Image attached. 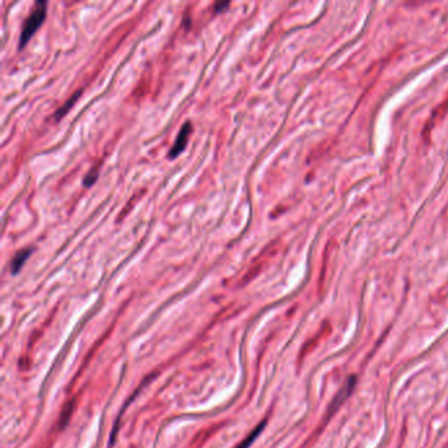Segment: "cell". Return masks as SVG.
Listing matches in <instances>:
<instances>
[{
  "label": "cell",
  "instance_id": "obj_1",
  "mask_svg": "<svg viewBox=\"0 0 448 448\" xmlns=\"http://www.w3.org/2000/svg\"><path fill=\"white\" fill-rule=\"evenodd\" d=\"M46 11H48V3L46 1H37L34 4V8L32 12L29 13V16L25 19L23 29H21L20 40H19V49H24L32 36L36 33V30L40 28L42 23H44L45 17H46Z\"/></svg>",
  "mask_w": 448,
  "mask_h": 448
},
{
  "label": "cell",
  "instance_id": "obj_2",
  "mask_svg": "<svg viewBox=\"0 0 448 448\" xmlns=\"http://www.w3.org/2000/svg\"><path fill=\"white\" fill-rule=\"evenodd\" d=\"M192 130V122H191V121H185L184 124H183V126H181L180 132H179V134L176 137L175 142L172 145L171 150L168 152V158H170V159H175L176 156H179L181 152L184 151Z\"/></svg>",
  "mask_w": 448,
  "mask_h": 448
},
{
  "label": "cell",
  "instance_id": "obj_3",
  "mask_svg": "<svg viewBox=\"0 0 448 448\" xmlns=\"http://www.w3.org/2000/svg\"><path fill=\"white\" fill-rule=\"evenodd\" d=\"M32 251L33 248L28 247L23 248V250H20V251H17L16 254H15L13 259L11 260V272H12V275H17V273H19V271L23 268V266H24L27 259L30 256Z\"/></svg>",
  "mask_w": 448,
  "mask_h": 448
},
{
  "label": "cell",
  "instance_id": "obj_4",
  "mask_svg": "<svg viewBox=\"0 0 448 448\" xmlns=\"http://www.w3.org/2000/svg\"><path fill=\"white\" fill-rule=\"evenodd\" d=\"M266 423H267V420H263V422H260V423L258 424V426H256V427L254 428V430H252V431L250 432V434H248V435L246 436V438H244V439L242 440V442H240V443L238 444V446H237L236 448H248V447H250V446H251V444L254 443V442H255L256 438L259 436L260 432L263 431L264 427H266Z\"/></svg>",
  "mask_w": 448,
  "mask_h": 448
},
{
  "label": "cell",
  "instance_id": "obj_5",
  "mask_svg": "<svg viewBox=\"0 0 448 448\" xmlns=\"http://www.w3.org/2000/svg\"><path fill=\"white\" fill-rule=\"evenodd\" d=\"M80 93H82V91H78V92L74 93V95H72V96L70 97V99H68V100L66 101V103H64V104L62 105V107H60V108L58 109L56 113H54V119H56V120H60V119H62V117H63L64 115H66V113H67L68 111L72 108V105L75 104L76 101H78V99L80 97Z\"/></svg>",
  "mask_w": 448,
  "mask_h": 448
},
{
  "label": "cell",
  "instance_id": "obj_6",
  "mask_svg": "<svg viewBox=\"0 0 448 448\" xmlns=\"http://www.w3.org/2000/svg\"><path fill=\"white\" fill-rule=\"evenodd\" d=\"M354 385H355V377H352V379H350V380L347 381V384L344 385L343 390H340V392L338 393V396H336V398L334 400V402L331 404L332 408H338V406H339V405L342 404V402H343V401L346 400V398H347L348 394H350L352 389H354Z\"/></svg>",
  "mask_w": 448,
  "mask_h": 448
},
{
  "label": "cell",
  "instance_id": "obj_7",
  "mask_svg": "<svg viewBox=\"0 0 448 448\" xmlns=\"http://www.w3.org/2000/svg\"><path fill=\"white\" fill-rule=\"evenodd\" d=\"M97 176H99V168L92 167L88 174L84 176L83 179V185L84 187H91L92 184H95V181L97 180Z\"/></svg>",
  "mask_w": 448,
  "mask_h": 448
},
{
  "label": "cell",
  "instance_id": "obj_8",
  "mask_svg": "<svg viewBox=\"0 0 448 448\" xmlns=\"http://www.w3.org/2000/svg\"><path fill=\"white\" fill-rule=\"evenodd\" d=\"M71 413H72V404H67V406L64 408V412H62V417H60V422H62V420H63V418H64V422H63V424H62V427H64V426H66V423H67V420L70 419V416H71Z\"/></svg>",
  "mask_w": 448,
  "mask_h": 448
},
{
  "label": "cell",
  "instance_id": "obj_9",
  "mask_svg": "<svg viewBox=\"0 0 448 448\" xmlns=\"http://www.w3.org/2000/svg\"><path fill=\"white\" fill-rule=\"evenodd\" d=\"M229 5H230L229 1H225V3H217V4L214 5V12H222L225 8H228Z\"/></svg>",
  "mask_w": 448,
  "mask_h": 448
}]
</instances>
